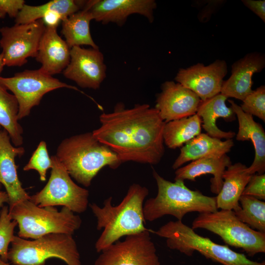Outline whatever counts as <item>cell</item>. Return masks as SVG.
Instances as JSON below:
<instances>
[{
	"label": "cell",
	"instance_id": "13",
	"mask_svg": "<svg viewBox=\"0 0 265 265\" xmlns=\"http://www.w3.org/2000/svg\"><path fill=\"white\" fill-rule=\"evenodd\" d=\"M106 69L99 49L75 46L71 48L70 62L62 73L81 87L97 89L106 78Z\"/></svg>",
	"mask_w": 265,
	"mask_h": 265
},
{
	"label": "cell",
	"instance_id": "20",
	"mask_svg": "<svg viewBox=\"0 0 265 265\" xmlns=\"http://www.w3.org/2000/svg\"><path fill=\"white\" fill-rule=\"evenodd\" d=\"M238 120V131L236 135L238 141L250 140L255 150V158L252 164L246 169L253 175L264 174L265 171V132L262 125L255 122L253 116L244 112L234 101L229 100Z\"/></svg>",
	"mask_w": 265,
	"mask_h": 265
},
{
	"label": "cell",
	"instance_id": "34",
	"mask_svg": "<svg viewBox=\"0 0 265 265\" xmlns=\"http://www.w3.org/2000/svg\"><path fill=\"white\" fill-rule=\"evenodd\" d=\"M25 3L24 0H0V18H4L6 15L16 18Z\"/></svg>",
	"mask_w": 265,
	"mask_h": 265
},
{
	"label": "cell",
	"instance_id": "8",
	"mask_svg": "<svg viewBox=\"0 0 265 265\" xmlns=\"http://www.w3.org/2000/svg\"><path fill=\"white\" fill-rule=\"evenodd\" d=\"M191 228L213 233L227 244L242 249L250 256L265 252V233L255 231L240 221L232 210L199 213Z\"/></svg>",
	"mask_w": 265,
	"mask_h": 265
},
{
	"label": "cell",
	"instance_id": "3",
	"mask_svg": "<svg viewBox=\"0 0 265 265\" xmlns=\"http://www.w3.org/2000/svg\"><path fill=\"white\" fill-rule=\"evenodd\" d=\"M70 176L85 187L103 168H117L122 163L118 156L96 139L92 132L63 140L55 155Z\"/></svg>",
	"mask_w": 265,
	"mask_h": 265
},
{
	"label": "cell",
	"instance_id": "2",
	"mask_svg": "<svg viewBox=\"0 0 265 265\" xmlns=\"http://www.w3.org/2000/svg\"><path fill=\"white\" fill-rule=\"evenodd\" d=\"M148 194L147 187L133 184L117 206H112L111 197L104 201L103 207L95 203L89 204L97 218V229H103L95 243L97 252H101L123 236L148 230L144 226L146 220L143 207Z\"/></svg>",
	"mask_w": 265,
	"mask_h": 265
},
{
	"label": "cell",
	"instance_id": "22",
	"mask_svg": "<svg viewBox=\"0 0 265 265\" xmlns=\"http://www.w3.org/2000/svg\"><path fill=\"white\" fill-rule=\"evenodd\" d=\"M231 164V159L227 154L219 157L200 159L177 169L175 181L188 180L195 181L196 178L201 175L210 174L213 176L210 180L211 190L218 194L223 185V174L226 168Z\"/></svg>",
	"mask_w": 265,
	"mask_h": 265
},
{
	"label": "cell",
	"instance_id": "7",
	"mask_svg": "<svg viewBox=\"0 0 265 265\" xmlns=\"http://www.w3.org/2000/svg\"><path fill=\"white\" fill-rule=\"evenodd\" d=\"M73 235L52 233L32 240L15 236L7 258L14 265H44L51 258L67 265H82Z\"/></svg>",
	"mask_w": 265,
	"mask_h": 265
},
{
	"label": "cell",
	"instance_id": "39",
	"mask_svg": "<svg viewBox=\"0 0 265 265\" xmlns=\"http://www.w3.org/2000/svg\"><path fill=\"white\" fill-rule=\"evenodd\" d=\"M0 265H10L7 262L3 261L0 257Z\"/></svg>",
	"mask_w": 265,
	"mask_h": 265
},
{
	"label": "cell",
	"instance_id": "12",
	"mask_svg": "<svg viewBox=\"0 0 265 265\" xmlns=\"http://www.w3.org/2000/svg\"><path fill=\"white\" fill-rule=\"evenodd\" d=\"M101 252L94 265H160L149 229L127 236Z\"/></svg>",
	"mask_w": 265,
	"mask_h": 265
},
{
	"label": "cell",
	"instance_id": "9",
	"mask_svg": "<svg viewBox=\"0 0 265 265\" xmlns=\"http://www.w3.org/2000/svg\"><path fill=\"white\" fill-rule=\"evenodd\" d=\"M50 177L44 188L30 196L40 207L62 206L74 212H84L88 205L89 191L77 185L55 156L51 157Z\"/></svg>",
	"mask_w": 265,
	"mask_h": 265
},
{
	"label": "cell",
	"instance_id": "11",
	"mask_svg": "<svg viewBox=\"0 0 265 265\" xmlns=\"http://www.w3.org/2000/svg\"><path fill=\"white\" fill-rule=\"evenodd\" d=\"M45 28L42 19L0 28V47L4 65L21 66L28 57L35 58Z\"/></svg>",
	"mask_w": 265,
	"mask_h": 265
},
{
	"label": "cell",
	"instance_id": "10",
	"mask_svg": "<svg viewBox=\"0 0 265 265\" xmlns=\"http://www.w3.org/2000/svg\"><path fill=\"white\" fill-rule=\"evenodd\" d=\"M0 83L16 98L18 120L27 116L32 108L39 105L44 95L52 90L65 87L83 93L76 87L61 82L39 69L26 70L11 77H0Z\"/></svg>",
	"mask_w": 265,
	"mask_h": 265
},
{
	"label": "cell",
	"instance_id": "15",
	"mask_svg": "<svg viewBox=\"0 0 265 265\" xmlns=\"http://www.w3.org/2000/svg\"><path fill=\"white\" fill-rule=\"evenodd\" d=\"M157 4L154 0H91L85 1L82 9L87 10L93 20L106 24L122 26L131 15L138 14L152 23Z\"/></svg>",
	"mask_w": 265,
	"mask_h": 265
},
{
	"label": "cell",
	"instance_id": "14",
	"mask_svg": "<svg viewBox=\"0 0 265 265\" xmlns=\"http://www.w3.org/2000/svg\"><path fill=\"white\" fill-rule=\"evenodd\" d=\"M227 73L226 62L216 60L208 66L197 63L187 68H181L175 79L204 101L220 93Z\"/></svg>",
	"mask_w": 265,
	"mask_h": 265
},
{
	"label": "cell",
	"instance_id": "33",
	"mask_svg": "<svg viewBox=\"0 0 265 265\" xmlns=\"http://www.w3.org/2000/svg\"><path fill=\"white\" fill-rule=\"evenodd\" d=\"M242 195H249L259 199H265V175L253 174Z\"/></svg>",
	"mask_w": 265,
	"mask_h": 265
},
{
	"label": "cell",
	"instance_id": "29",
	"mask_svg": "<svg viewBox=\"0 0 265 265\" xmlns=\"http://www.w3.org/2000/svg\"><path fill=\"white\" fill-rule=\"evenodd\" d=\"M239 204L240 207L233 211L237 218L252 229L265 233V202L252 196L242 195Z\"/></svg>",
	"mask_w": 265,
	"mask_h": 265
},
{
	"label": "cell",
	"instance_id": "18",
	"mask_svg": "<svg viewBox=\"0 0 265 265\" xmlns=\"http://www.w3.org/2000/svg\"><path fill=\"white\" fill-rule=\"evenodd\" d=\"M265 66V58L258 53L247 54L232 65L231 75L223 81L220 93L242 101L253 90L252 76Z\"/></svg>",
	"mask_w": 265,
	"mask_h": 265
},
{
	"label": "cell",
	"instance_id": "26",
	"mask_svg": "<svg viewBox=\"0 0 265 265\" xmlns=\"http://www.w3.org/2000/svg\"><path fill=\"white\" fill-rule=\"evenodd\" d=\"M85 1L86 0H53L38 6L25 4L15 18V24H27L41 19L44 15L49 12L58 13L64 20L81 10Z\"/></svg>",
	"mask_w": 265,
	"mask_h": 265
},
{
	"label": "cell",
	"instance_id": "35",
	"mask_svg": "<svg viewBox=\"0 0 265 265\" xmlns=\"http://www.w3.org/2000/svg\"><path fill=\"white\" fill-rule=\"evenodd\" d=\"M243 3L265 22V0H243Z\"/></svg>",
	"mask_w": 265,
	"mask_h": 265
},
{
	"label": "cell",
	"instance_id": "4",
	"mask_svg": "<svg viewBox=\"0 0 265 265\" xmlns=\"http://www.w3.org/2000/svg\"><path fill=\"white\" fill-rule=\"evenodd\" d=\"M153 176L157 183L158 193L143 204L145 220L153 221L164 215H170L182 221L189 212L199 213L218 211L216 197L203 194L198 190L189 189L184 181H169L153 169Z\"/></svg>",
	"mask_w": 265,
	"mask_h": 265
},
{
	"label": "cell",
	"instance_id": "37",
	"mask_svg": "<svg viewBox=\"0 0 265 265\" xmlns=\"http://www.w3.org/2000/svg\"><path fill=\"white\" fill-rule=\"evenodd\" d=\"M4 203H8V197L5 191H0V207H2Z\"/></svg>",
	"mask_w": 265,
	"mask_h": 265
},
{
	"label": "cell",
	"instance_id": "23",
	"mask_svg": "<svg viewBox=\"0 0 265 265\" xmlns=\"http://www.w3.org/2000/svg\"><path fill=\"white\" fill-rule=\"evenodd\" d=\"M227 97L221 93L201 101L196 114L202 120V127L209 135L218 139H232L236 133L233 132H225L216 126V120L222 118L227 121L235 120L236 115L233 109L226 105Z\"/></svg>",
	"mask_w": 265,
	"mask_h": 265
},
{
	"label": "cell",
	"instance_id": "31",
	"mask_svg": "<svg viewBox=\"0 0 265 265\" xmlns=\"http://www.w3.org/2000/svg\"><path fill=\"white\" fill-rule=\"evenodd\" d=\"M52 160L48 154L46 143L41 141L23 170L25 171L30 170L37 171L39 174L40 180L44 182L46 180L47 170L52 168Z\"/></svg>",
	"mask_w": 265,
	"mask_h": 265
},
{
	"label": "cell",
	"instance_id": "6",
	"mask_svg": "<svg viewBox=\"0 0 265 265\" xmlns=\"http://www.w3.org/2000/svg\"><path fill=\"white\" fill-rule=\"evenodd\" d=\"M150 231L166 238L167 247L188 256L196 251L206 258L222 265H265L248 259L243 254L236 252L226 245L217 244L209 238L197 234L182 221H170L157 231Z\"/></svg>",
	"mask_w": 265,
	"mask_h": 265
},
{
	"label": "cell",
	"instance_id": "36",
	"mask_svg": "<svg viewBox=\"0 0 265 265\" xmlns=\"http://www.w3.org/2000/svg\"><path fill=\"white\" fill-rule=\"evenodd\" d=\"M46 27L57 28L63 20L62 17L55 12H49L41 19Z\"/></svg>",
	"mask_w": 265,
	"mask_h": 265
},
{
	"label": "cell",
	"instance_id": "5",
	"mask_svg": "<svg viewBox=\"0 0 265 265\" xmlns=\"http://www.w3.org/2000/svg\"><path fill=\"white\" fill-rule=\"evenodd\" d=\"M9 214L17 223L18 236L26 239L52 233L73 235L82 223L80 217L66 207L60 211L54 207H40L30 199L9 209Z\"/></svg>",
	"mask_w": 265,
	"mask_h": 265
},
{
	"label": "cell",
	"instance_id": "25",
	"mask_svg": "<svg viewBox=\"0 0 265 265\" xmlns=\"http://www.w3.org/2000/svg\"><path fill=\"white\" fill-rule=\"evenodd\" d=\"M92 20L91 14L87 10L82 9L62 21L61 33L70 49L81 45L99 49L90 33V23Z\"/></svg>",
	"mask_w": 265,
	"mask_h": 265
},
{
	"label": "cell",
	"instance_id": "38",
	"mask_svg": "<svg viewBox=\"0 0 265 265\" xmlns=\"http://www.w3.org/2000/svg\"><path fill=\"white\" fill-rule=\"evenodd\" d=\"M4 66L5 65L3 61V54L1 53H0V75Z\"/></svg>",
	"mask_w": 265,
	"mask_h": 265
},
{
	"label": "cell",
	"instance_id": "17",
	"mask_svg": "<svg viewBox=\"0 0 265 265\" xmlns=\"http://www.w3.org/2000/svg\"><path fill=\"white\" fill-rule=\"evenodd\" d=\"M25 153L22 147H14L7 132L0 131V186L2 185L8 197L9 209L27 199L29 196L23 187L18 178L15 159Z\"/></svg>",
	"mask_w": 265,
	"mask_h": 265
},
{
	"label": "cell",
	"instance_id": "19",
	"mask_svg": "<svg viewBox=\"0 0 265 265\" xmlns=\"http://www.w3.org/2000/svg\"><path fill=\"white\" fill-rule=\"evenodd\" d=\"M56 29L46 27L35 57L41 64L39 69L51 76L62 72L70 60L71 49L58 35Z\"/></svg>",
	"mask_w": 265,
	"mask_h": 265
},
{
	"label": "cell",
	"instance_id": "16",
	"mask_svg": "<svg viewBox=\"0 0 265 265\" xmlns=\"http://www.w3.org/2000/svg\"><path fill=\"white\" fill-rule=\"evenodd\" d=\"M201 101L195 93L180 83L167 81L161 85L155 108L166 123L195 114Z\"/></svg>",
	"mask_w": 265,
	"mask_h": 265
},
{
	"label": "cell",
	"instance_id": "32",
	"mask_svg": "<svg viewBox=\"0 0 265 265\" xmlns=\"http://www.w3.org/2000/svg\"><path fill=\"white\" fill-rule=\"evenodd\" d=\"M240 106L245 113L265 122V86L261 85L247 95Z\"/></svg>",
	"mask_w": 265,
	"mask_h": 265
},
{
	"label": "cell",
	"instance_id": "28",
	"mask_svg": "<svg viewBox=\"0 0 265 265\" xmlns=\"http://www.w3.org/2000/svg\"><path fill=\"white\" fill-rule=\"evenodd\" d=\"M19 104L13 94L0 83V126L5 130L15 147L23 143V128L18 123Z\"/></svg>",
	"mask_w": 265,
	"mask_h": 265
},
{
	"label": "cell",
	"instance_id": "27",
	"mask_svg": "<svg viewBox=\"0 0 265 265\" xmlns=\"http://www.w3.org/2000/svg\"><path fill=\"white\" fill-rule=\"evenodd\" d=\"M201 125L202 120L196 113L166 122L163 132L164 143L170 149L180 147L201 133Z\"/></svg>",
	"mask_w": 265,
	"mask_h": 265
},
{
	"label": "cell",
	"instance_id": "21",
	"mask_svg": "<svg viewBox=\"0 0 265 265\" xmlns=\"http://www.w3.org/2000/svg\"><path fill=\"white\" fill-rule=\"evenodd\" d=\"M232 139L222 141L207 133H201L180 149V153L172 165L173 169L189 161L210 157H219L229 152L234 146Z\"/></svg>",
	"mask_w": 265,
	"mask_h": 265
},
{
	"label": "cell",
	"instance_id": "24",
	"mask_svg": "<svg viewBox=\"0 0 265 265\" xmlns=\"http://www.w3.org/2000/svg\"><path fill=\"white\" fill-rule=\"evenodd\" d=\"M240 162L231 164L223 174V185L216 197L217 209L235 211L240 207L239 200L252 175Z\"/></svg>",
	"mask_w": 265,
	"mask_h": 265
},
{
	"label": "cell",
	"instance_id": "1",
	"mask_svg": "<svg viewBox=\"0 0 265 265\" xmlns=\"http://www.w3.org/2000/svg\"><path fill=\"white\" fill-rule=\"evenodd\" d=\"M101 126L92 132L99 141L117 154L122 163L134 161L155 165L165 149V122L158 111L148 104L127 108L118 103L112 112L99 117Z\"/></svg>",
	"mask_w": 265,
	"mask_h": 265
},
{
	"label": "cell",
	"instance_id": "30",
	"mask_svg": "<svg viewBox=\"0 0 265 265\" xmlns=\"http://www.w3.org/2000/svg\"><path fill=\"white\" fill-rule=\"evenodd\" d=\"M17 225V222L9 216L8 207L3 206L0 211V257L6 262L8 261V246L15 237Z\"/></svg>",
	"mask_w": 265,
	"mask_h": 265
},
{
	"label": "cell",
	"instance_id": "40",
	"mask_svg": "<svg viewBox=\"0 0 265 265\" xmlns=\"http://www.w3.org/2000/svg\"></svg>",
	"mask_w": 265,
	"mask_h": 265
}]
</instances>
